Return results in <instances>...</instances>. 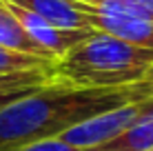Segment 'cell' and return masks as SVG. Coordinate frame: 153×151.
Wrapping results in <instances>:
<instances>
[{
	"instance_id": "obj_4",
	"label": "cell",
	"mask_w": 153,
	"mask_h": 151,
	"mask_svg": "<svg viewBox=\"0 0 153 151\" xmlns=\"http://www.w3.org/2000/svg\"><path fill=\"white\" fill-rule=\"evenodd\" d=\"M18 7L45 18L47 22L56 25L60 29H76V31H93L76 9L71 0H9Z\"/></svg>"
},
{
	"instance_id": "obj_9",
	"label": "cell",
	"mask_w": 153,
	"mask_h": 151,
	"mask_svg": "<svg viewBox=\"0 0 153 151\" xmlns=\"http://www.w3.org/2000/svg\"><path fill=\"white\" fill-rule=\"evenodd\" d=\"M18 151H80L78 147L65 142L62 138H47V140H38V142H31L27 147L18 149Z\"/></svg>"
},
{
	"instance_id": "obj_10",
	"label": "cell",
	"mask_w": 153,
	"mask_h": 151,
	"mask_svg": "<svg viewBox=\"0 0 153 151\" xmlns=\"http://www.w3.org/2000/svg\"><path fill=\"white\" fill-rule=\"evenodd\" d=\"M42 87H45V85H42ZM36 89H40V87H22V89H2V91H0V109H2V107H7L9 102H16L18 98L27 96V93H31V91H36Z\"/></svg>"
},
{
	"instance_id": "obj_5",
	"label": "cell",
	"mask_w": 153,
	"mask_h": 151,
	"mask_svg": "<svg viewBox=\"0 0 153 151\" xmlns=\"http://www.w3.org/2000/svg\"><path fill=\"white\" fill-rule=\"evenodd\" d=\"M0 45L7 47V49H13V51H22V54L36 56V58H45V60L56 62L42 47H38L27 36V31L20 27V22L16 20V16L9 11L4 0H0Z\"/></svg>"
},
{
	"instance_id": "obj_6",
	"label": "cell",
	"mask_w": 153,
	"mask_h": 151,
	"mask_svg": "<svg viewBox=\"0 0 153 151\" xmlns=\"http://www.w3.org/2000/svg\"><path fill=\"white\" fill-rule=\"evenodd\" d=\"M82 151H153V116L138 120L131 129H126L111 142Z\"/></svg>"
},
{
	"instance_id": "obj_7",
	"label": "cell",
	"mask_w": 153,
	"mask_h": 151,
	"mask_svg": "<svg viewBox=\"0 0 153 151\" xmlns=\"http://www.w3.org/2000/svg\"><path fill=\"white\" fill-rule=\"evenodd\" d=\"M56 62L36 58V56L22 54V51H13L0 45V74H20V71H42L51 69Z\"/></svg>"
},
{
	"instance_id": "obj_8",
	"label": "cell",
	"mask_w": 153,
	"mask_h": 151,
	"mask_svg": "<svg viewBox=\"0 0 153 151\" xmlns=\"http://www.w3.org/2000/svg\"><path fill=\"white\" fill-rule=\"evenodd\" d=\"M51 69L20 71V74H0V91L2 89H22V87H42L51 80Z\"/></svg>"
},
{
	"instance_id": "obj_3",
	"label": "cell",
	"mask_w": 153,
	"mask_h": 151,
	"mask_svg": "<svg viewBox=\"0 0 153 151\" xmlns=\"http://www.w3.org/2000/svg\"><path fill=\"white\" fill-rule=\"evenodd\" d=\"M9 7V11L16 16V20L20 22V27L27 31V36L33 40L38 47L47 51L53 60H60L67 51H71L76 45H80L91 31H76V29H60L56 25L47 22L45 18L27 11V9L18 7V4L4 0Z\"/></svg>"
},
{
	"instance_id": "obj_11",
	"label": "cell",
	"mask_w": 153,
	"mask_h": 151,
	"mask_svg": "<svg viewBox=\"0 0 153 151\" xmlns=\"http://www.w3.org/2000/svg\"><path fill=\"white\" fill-rule=\"evenodd\" d=\"M135 91L140 93L142 98H153V65L146 69V74L142 76L140 82H135Z\"/></svg>"
},
{
	"instance_id": "obj_1",
	"label": "cell",
	"mask_w": 153,
	"mask_h": 151,
	"mask_svg": "<svg viewBox=\"0 0 153 151\" xmlns=\"http://www.w3.org/2000/svg\"><path fill=\"white\" fill-rule=\"evenodd\" d=\"M135 87L87 89L49 80L45 87L0 109V151H18L31 142L58 138L98 113L140 100Z\"/></svg>"
},
{
	"instance_id": "obj_2",
	"label": "cell",
	"mask_w": 153,
	"mask_h": 151,
	"mask_svg": "<svg viewBox=\"0 0 153 151\" xmlns=\"http://www.w3.org/2000/svg\"><path fill=\"white\" fill-rule=\"evenodd\" d=\"M153 65V49L91 31L80 45L56 60L51 80L87 89H118L142 80Z\"/></svg>"
}]
</instances>
